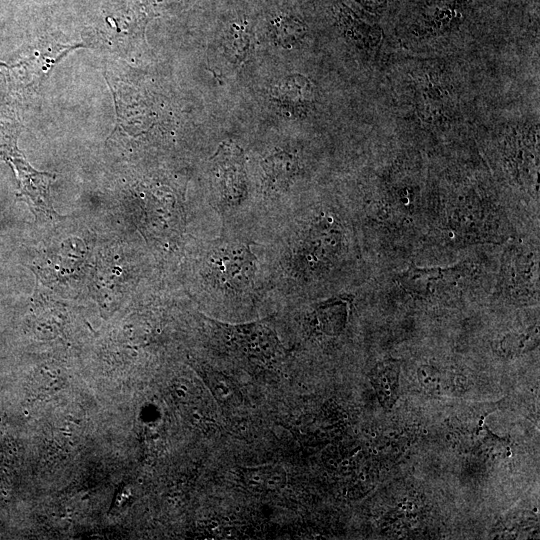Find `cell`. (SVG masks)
Segmentation results:
<instances>
[{"label": "cell", "instance_id": "6da1fadb", "mask_svg": "<svg viewBox=\"0 0 540 540\" xmlns=\"http://www.w3.org/2000/svg\"><path fill=\"white\" fill-rule=\"evenodd\" d=\"M258 242L277 305L310 299L349 257V233L338 213L299 205Z\"/></svg>", "mask_w": 540, "mask_h": 540}, {"label": "cell", "instance_id": "7a4b0ae2", "mask_svg": "<svg viewBox=\"0 0 540 540\" xmlns=\"http://www.w3.org/2000/svg\"><path fill=\"white\" fill-rule=\"evenodd\" d=\"M249 234L219 232L199 245L194 262L197 296L215 312L255 311L271 304V285L258 250Z\"/></svg>", "mask_w": 540, "mask_h": 540}, {"label": "cell", "instance_id": "3957f363", "mask_svg": "<svg viewBox=\"0 0 540 540\" xmlns=\"http://www.w3.org/2000/svg\"><path fill=\"white\" fill-rule=\"evenodd\" d=\"M244 164L242 152L229 146L220 148L212 157V207L220 222V232L254 237L253 198Z\"/></svg>", "mask_w": 540, "mask_h": 540}, {"label": "cell", "instance_id": "277c9868", "mask_svg": "<svg viewBox=\"0 0 540 540\" xmlns=\"http://www.w3.org/2000/svg\"><path fill=\"white\" fill-rule=\"evenodd\" d=\"M212 340L228 353L253 364L273 366L286 356L274 315L249 322L231 323L205 317Z\"/></svg>", "mask_w": 540, "mask_h": 540}, {"label": "cell", "instance_id": "5b68a950", "mask_svg": "<svg viewBox=\"0 0 540 540\" xmlns=\"http://www.w3.org/2000/svg\"><path fill=\"white\" fill-rule=\"evenodd\" d=\"M273 98L286 112L301 114L313 100L311 83L303 76L293 75L276 87Z\"/></svg>", "mask_w": 540, "mask_h": 540}, {"label": "cell", "instance_id": "8992f818", "mask_svg": "<svg viewBox=\"0 0 540 540\" xmlns=\"http://www.w3.org/2000/svg\"><path fill=\"white\" fill-rule=\"evenodd\" d=\"M400 361L384 360L370 371L369 379L384 409H390L399 397Z\"/></svg>", "mask_w": 540, "mask_h": 540}, {"label": "cell", "instance_id": "52a82bcc", "mask_svg": "<svg viewBox=\"0 0 540 540\" xmlns=\"http://www.w3.org/2000/svg\"><path fill=\"white\" fill-rule=\"evenodd\" d=\"M238 474L243 485L255 493L278 492L287 482L286 471L277 464L240 468Z\"/></svg>", "mask_w": 540, "mask_h": 540}, {"label": "cell", "instance_id": "ba28073f", "mask_svg": "<svg viewBox=\"0 0 540 540\" xmlns=\"http://www.w3.org/2000/svg\"><path fill=\"white\" fill-rule=\"evenodd\" d=\"M201 375L220 406L230 409L242 403V395L229 376L207 365L201 367Z\"/></svg>", "mask_w": 540, "mask_h": 540}, {"label": "cell", "instance_id": "9c48e42d", "mask_svg": "<svg viewBox=\"0 0 540 540\" xmlns=\"http://www.w3.org/2000/svg\"><path fill=\"white\" fill-rule=\"evenodd\" d=\"M275 31L277 42L284 47H292L303 35L301 25L289 19L279 20Z\"/></svg>", "mask_w": 540, "mask_h": 540}, {"label": "cell", "instance_id": "30bf717a", "mask_svg": "<svg viewBox=\"0 0 540 540\" xmlns=\"http://www.w3.org/2000/svg\"><path fill=\"white\" fill-rule=\"evenodd\" d=\"M418 380L421 386L430 393H438L441 390V377L438 370L429 365L419 367Z\"/></svg>", "mask_w": 540, "mask_h": 540}]
</instances>
